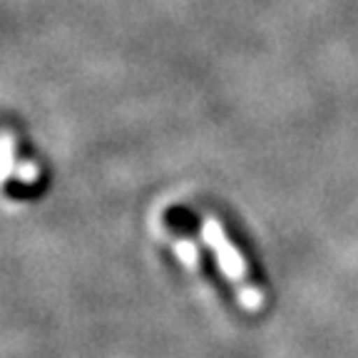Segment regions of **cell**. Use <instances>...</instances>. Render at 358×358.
<instances>
[{"mask_svg":"<svg viewBox=\"0 0 358 358\" xmlns=\"http://www.w3.org/2000/svg\"><path fill=\"white\" fill-rule=\"evenodd\" d=\"M177 254H179V259H182L185 264H194V259H196V249L189 244V241H179Z\"/></svg>","mask_w":358,"mask_h":358,"instance_id":"7a4b0ae2","label":"cell"},{"mask_svg":"<svg viewBox=\"0 0 358 358\" xmlns=\"http://www.w3.org/2000/svg\"><path fill=\"white\" fill-rule=\"evenodd\" d=\"M204 239H207L209 249H212L214 257H217L219 268H222L224 274H227V279L236 286L241 306L249 308V311H259V308L264 306L262 289H257V286L249 281V268H246L244 257L236 252L234 241L229 239V234H227V229L222 227L219 219L209 217L207 222H204Z\"/></svg>","mask_w":358,"mask_h":358,"instance_id":"6da1fadb","label":"cell"}]
</instances>
